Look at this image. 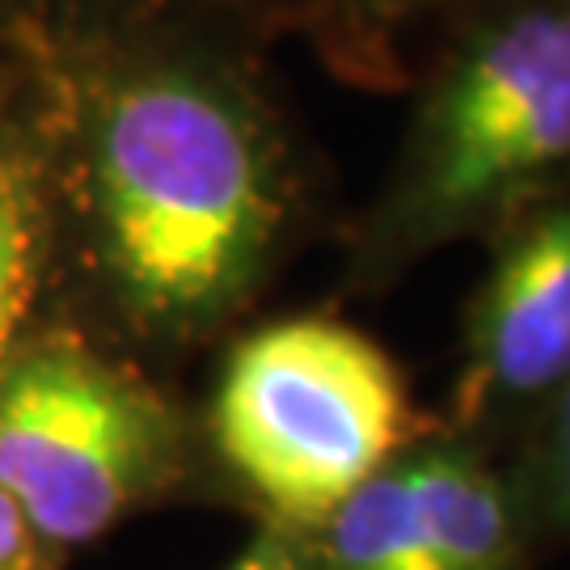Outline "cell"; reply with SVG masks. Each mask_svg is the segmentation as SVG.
<instances>
[{
	"instance_id": "5bb4252c",
	"label": "cell",
	"mask_w": 570,
	"mask_h": 570,
	"mask_svg": "<svg viewBox=\"0 0 570 570\" xmlns=\"http://www.w3.org/2000/svg\"><path fill=\"white\" fill-rule=\"evenodd\" d=\"M0 42H30V35L21 30V21L9 0H0ZM30 47H35V42H30Z\"/></svg>"
},
{
	"instance_id": "3957f363",
	"label": "cell",
	"mask_w": 570,
	"mask_h": 570,
	"mask_svg": "<svg viewBox=\"0 0 570 570\" xmlns=\"http://www.w3.org/2000/svg\"><path fill=\"white\" fill-rule=\"evenodd\" d=\"M212 503L308 532L435 423L406 367L330 308L245 322L195 406Z\"/></svg>"
},
{
	"instance_id": "5b68a950",
	"label": "cell",
	"mask_w": 570,
	"mask_h": 570,
	"mask_svg": "<svg viewBox=\"0 0 570 570\" xmlns=\"http://www.w3.org/2000/svg\"><path fill=\"white\" fill-rule=\"evenodd\" d=\"M305 570H546L499 452L440 414L305 532Z\"/></svg>"
},
{
	"instance_id": "4fadbf2b",
	"label": "cell",
	"mask_w": 570,
	"mask_h": 570,
	"mask_svg": "<svg viewBox=\"0 0 570 570\" xmlns=\"http://www.w3.org/2000/svg\"><path fill=\"white\" fill-rule=\"evenodd\" d=\"M0 570H68V558L42 546V537L21 520V511L4 494H0Z\"/></svg>"
},
{
	"instance_id": "9c48e42d",
	"label": "cell",
	"mask_w": 570,
	"mask_h": 570,
	"mask_svg": "<svg viewBox=\"0 0 570 570\" xmlns=\"http://www.w3.org/2000/svg\"><path fill=\"white\" fill-rule=\"evenodd\" d=\"M39 51L115 39L169 21H225L279 42L305 35L308 0H9Z\"/></svg>"
},
{
	"instance_id": "ba28073f",
	"label": "cell",
	"mask_w": 570,
	"mask_h": 570,
	"mask_svg": "<svg viewBox=\"0 0 570 570\" xmlns=\"http://www.w3.org/2000/svg\"><path fill=\"white\" fill-rule=\"evenodd\" d=\"M473 4L482 0H308L301 39L338 81L397 94L414 77L406 42L419 30H444Z\"/></svg>"
},
{
	"instance_id": "7c38bea8",
	"label": "cell",
	"mask_w": 570,
	"mask_h": 570,
	"mask_svg": "<svg viewBox=\"0 0 570 570\" xmlns=\"http://www.w3.org/2000/svg\"><path fill=\"white\" fill-rule=\"evenodd\" d=\"M220 570H305V532L254 524L249 541Z\"/></svg>"
},
{
	"instance_id": "30bf717a",
	"label": "cell",
	"mask_w": 570,
	"mask_h": 570,
	"mask_svg": "<svg viewBox=\"0 0 570 570\" xmlns=\"http://www.w3.org/2000/svg\"><path fill=\"white\" fill-rule=\"evenodd\" d=\"M503 465L546 562L570 553V381L515 435Z\"/></svg>"
},
{
	"instance_id": "7a4b0ae2",
	"label": "cell",
	"mask_w": 570,
	"mask_h": 570,
	"mask_svg": "<svg viewBox=\"0 0 570 570\" xmlns=\"http://www.w3.org/2000/svg\"><path fill=\"white\" fill-rule=\"evenodd\" d=\"M402 140L343 220L338 292L376 301L570 178V0H482L414 63Z\"/></svg>"
},
{
	"instance_id": "6da1fadb",
	"label": "cell",
	"mask_w": 570,
	"mask_h": 570,
	"mask_svg": "<svg viewBox=\"0 0 570 570\" xmlns=\"http://www.w3.org/2000/svg\"><path fill=\"white\" fill-rule=\"evenodd\" d=\"M271 47L169 21L42 51L47 313L165 376L237 334L334 225Z\"/></svg>"
},
{
	"instance_id": "8fae6325",
	"label": "cell",
	"mask_w": 570,
	"mask_h": 570,
	"mask_svg": "<svg viewBox=\"0 0 570 570\" xmlns=\"http://www.w3.org/2000/svg\"><path fill=\"white\" fill-rule=\"evenodd\" d=\"M42 51L30 42H0V131L39 98Z\"/></svg>"
},
{
	"instance_id": "277c9868",
	"label": "cell",
	"mask_w": 570,
	"mask_h": 570,
	"mask_svg": "<svg viewBox=\"0 0 570 570\" xmlns=\"http://www.w3.org/2000/svg\"><path fill=\"white\" fill-rule=\"evenodd\" d=\"M0 494L68 558L169 503H212L195 402L47 313L0 355Z\"/></svg>"
},
{
	"instance_id": "8992f818",
	"label": "cell",
	"mask_w": 570,
	"mask_h": 570,
	"mask_svg": "<svg viewBox=\"0 0 570 570\" xmlns=\"http://www.w3.org/2000/svg\"><path fill=\"white\" fill-rule=\"evenodd\" d=\"M482 254L461 305L456 376L435 414L503 456L570 381V178L503 220Z\"/></svg>"
},
{
	"instance_id": "52a82bcc",
	"label": "cell",
	"mask_w": 570,
	"mask_h": 570,
	"mask_svg": "<svg viewBox=\"0 0 570 570\" xmlns=\"http://www.w3.org/2000/svg\"><path fill=\"white\" fill-rule=\"evenodd\" d=\"M42 89V81H39ZM51 308V207L39 98L0 131V355Z\"/></svg>"
}]
</instances>
